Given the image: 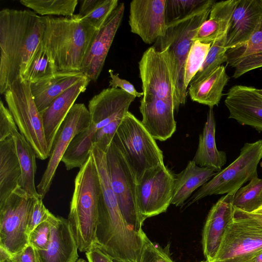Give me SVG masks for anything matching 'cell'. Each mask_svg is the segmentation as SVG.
Segmentation results:
<instances>
[{
  "instance_id": "cell-1",
  "label": "cell",
  "mask_w": 262,
  "mask_h": 262,
  "mask_svg": "<svg viewBox=\"0 0 262 262\" xmlns=\"http://www.w3.org/2000/svg\"><path fill=\"white\" fill-rule=\"evenodd\" d=\"M46 16L28 10L0 11V93L21 77L40 45Z\"/></svg>"
},
{
  "instance_id": "cell-2",
  "label": "cell",
  "mask_w": 262,
  "mask_h": 262,
  "mask_svg": "<svg viewBox=\"0 0 262 262\" xmlns=\"http://www.w3.org/2000/svg\"><path fill=\"white\" fill-rule=\"evenodd\" d=\"M46 16L41 42L57 72H80V68L98 30L81 19Z\"/></svg>"
},
{
  "instance_id": "cell-3",
  "label": "cell",
  "mask_w": 262,
  "mask_h": 262,
  "mask_svg": "<svg viewBox=\"0 0 262 262\" xmlns=\"http://www.w3.org/2000/svg\"><path fill=\"white\" fill-rule=\"evenodd\" d=\"M101 193L99 176L90 152L76 176L68 219L81 252L96 244Z\"/></svg>"
},
{
  "instance_id": "cell-4",
  "label": "cell",
  "mask_w": 262,
  "mask_h": 262,
  "mask_svg": "<svg viewBox=\"0 0 262 262\" xmlns=\"http://www.w3.org/2000/svg\"><path fill=\"white\" fill-rule=\"evenodd\" d=\"M215 0L208 2L192 14L167 25L164 36L152 46L159 51H165L170 61L174 92L180 106L186 102L187 90L184 85L185 61L199 28L209 15Z\"/></svg>"
},
{
  "instance_id": "cell-5",
  "label": "cell",
  "mask_w": 262,
  "mask_h": 262,
  "mask_svg": "<svg viewBox=\"0 0 262 262\" xmlns=\"http://www.w3.org/2000/svg\"><path fill=\"white\" fill-rule=\"evenodd\" d=\"M112 141L125 156L137 182L147 169L164 164L162 151L155 139L129 111Z\"/></svg>"
},
{
  "instance_id": "cell-6",
  "label": "cell",
  "mask_w": 262,
  "mask_h": 262,
  "mask_svg": "<svg viewBox=\"0 0 262 262\" xmlns=\"http://www.w3.org/2000/svg\"><path fill=\"white\" fill-rule=\"evenodd\" d=\"M8 109L20 132L32 147L37 158L50 156L43 121L33 99L30 83L20 77L4 93Z\"/></svg>"
},
{
  "instance_id": "cell-7",
  "label": "cell",
  "mask_w": 262,
  "mask_h": 262,
  "mask_svg": "<svg viewBox=\"0 0 262 262\" xmlns=\"http://www.w3.org/2000/svg\"><path fill=\"white\" fill-rule=\"evenodd\" d=\"M262 252V224L234 208L217 252L210 262H249Z\"/></svg>"
},
{
  "instance_id": "cell-8",
  "label": "cell",
  "mask_w": 262,
  "mask_h": 262,
  "mask_svg": "<svg viewBox=\"0 0 262 262\" xmlns=\"http://www.w3.org/2000/svg\"><path fill=\"white\" fill-rule=\"evenodd\" d=\"M262 159V139L246 143L239 156L203 185L191 197L189 205L204 198L236 192L247 182L258 176L257 167Z\"/></svg>"
},
{
  "instance_id": "cell-9",
  "label": "cell",
  "mask_w": 262,
  "mask_h": 262,
  "mask_svg": "<svg viewBox=\"0 0 262 262\" xmlns=\"http://www.w3.org/2000/svg\"><path fill=\"white\" fill-rule=\"evenodd\" d=\"M105 154L112 188L121 213L127 224L141 233L144 220L138 206L135 176L124 155L112 141Z\"/></svg>"
},
{
  "instance_id": "cell-10",
  "label": "cell",
  "mask_w": 262,
  "mask_h": 262,
  "mask_svg": "<svg viewBox=\"0 0 262 262\" xmlns=\"http://www.w3.org/2000/svg\"><path fill=\"white\" fill-rule=\"evenodd\" d=\"M34 198L18 186L0 204V247L12 255L29 244L27 228Z\"/></svg>"
},
{
  "instance_id": "cell-11",
  "label": "cell",
  "mask_w": 262,
  "mask_h": 262,
  "mask_svg": "<svg viewBox=\"0 0 262 262\" xmlns=\"http://www.w3.org/2000/svg\"><path fill=\"white\" fill-rule=\"evenodd\" d=\"M99 176L101 193L96 232L101 237L116 239L126 235L130 227L125 220L112 188L105 151L93 144L91 149Z\"/></svg>"
},
{
  "instance_id": "cell-12",
  "label": "cell",
  "mask_w": 262,
  "mask_h": 262,
  "mask_svg": "<svg viewBox=\"0 0 262 262\" xmlns=\"http://www.w3.org/2000/svg\"><path fill=\"white\" fill-rule=\"evenodd\" d=\"M143 94L163 100L177 111L180 105L175 94L170 61L165 51L148 48L139 62Z\"/></svg>"
},
{
  "instance_id": "cell-13",
  "label": "cell",
  "mask_w": 262,
  "mask_h": 262,
  "mask_svg": "<svg viewBox=\"0 0 262 262\" xmlns=\"http://www.w3.org/2000/svg\"><path fill=\"white\" fill-rule=\"evenodd\" d=\"M174 185V177L164 164L144 172L137 182V200L144 221L166 211L171 203Z\"/></svg>"
},
{
  "instance_id": "cell-14",
  "label": "cell",
  "mask_w": 262,
  "mask_h": 262,
  "mask_svg": "<svg viewBox=\"0 0 262 262\" xmlns=\"http://www.w3.org/2000/svg\"><path fill=\"white\" fill-rule=\"evenodd\" d=\"M91 117L83 103H75L62 123L50 151L49 160L37 191L43 199L49 192L58 165L73 138L89 127Z\"/></svg>"
},
{
  "instance_id": "cell-15",
  "label": "cell",
  "mask_w": 262,
  "mask_h": 262,
  "mask_svg": "<svg viewBox=\"0 0 262 262\" xmlns=\"http://www.w3.org/2000/svg\"><path fill=\"white\" fill-rule=\"evenodd\" d=\"M166 0H133L129 5L128 23L131 32L147 44L164 36Z\"/></svg>"
},
{
  "instance_id": "cell-16",
  "label": "cell",
  "mask_w": 262,
  "mask_h": 262,
  "mask_svg": "<svg viewBox=\"0 0 262 262\" xmlns=\"http://www.w3.org/2000/svg\"><path fill=\"white\" fill-rule=\"evenodd\" d=\"M124 9V3L119 4L92 40L80 68V72L91 81L96 82L99 77L121 23Z\"/></svg>"
},
{
  "instance_id": "cell-17",
  "label": "cell",
  "mask_w": 262,
  "mask_h": 262,
  "mask_svg": "<svg viewBox=\"0 0 262 262\" xmlns=\"http://www.w3.org/2000/svg\"><path fill=\"white\" fill-rule=\"evenodd\" d=\"M135 98L119 88L102 90L89 101L90 124L96 132L109 124H120Z\"/></svg>"
},
{
  "instance_id": "cell-18",
  "label": "cell",
  "mask_w": 262,
  "mask_h": 262,
  "mask_svg": "<svg viewBox=\"0 0 262 262\" xmlns=\"http://www.w3.org/2000/svg\"><path fill=\"white\" fill-rule=\"evenodd\" d=\"M224 102L229 118L262 132V96L257 93L256 88L234 85L229 89Z\"/></svg>"
},
{
  "instance_id": "cell-19",
  "label": "cell",
  "mask_w": 262,
  "mask_h": 262,
  "mask_svg": "<svg viewBox=\"0 0 262 262\" xmlns=\"http://www.w3.org/2000/svg\"><path fill=\"white\" fill-rule=\"evenodd\" d=\"M51 232L47 248L36 250L38 262H76L78 246L68 219L51 213Z\"/></svg>"
},
{
  "instance_id": "cell-20",
  "label": "cell",
  "mask_w": 262,
  "mask_h": 262,
  "mask_svg": "<svg viewBox=\"0 0 262 262\" xmlns=\"http://www.w3.org/2000/svg\"><path fill=\"white\" fill-rule=\"evenodd\" d=\"M236 192L221 197L209 211L203 228L202 241L204 255L208 262L214 257L225 230L234 219L233 201Z\"/></svg>"
},
{
  "instance_id": "cell-21",
  "label": "cell",
  "mask_w": 262,
  "mask_h": 262,
  "mask_svg": "<svg viewBox=\"0 0 262 262\" xmlns=\"http://www.w3.org/2000/svg\"><path fill=\"white\" fill-rule=\"evenodd\" d=\"M262 20V0H237L226 34L228 50L242 45L259 28Z\"/></svg>"
},
{
  "instance_id": "cell-22",
  "label": "cell",
  "mask_w": 262,
  "mask_h": 262,
  "mask_svg": "<svg viewBox=\"0 0 262 262\" xmlns=\"http://www.w3.org/2000/svg\"><path fill=\"white\" fill-rule=\"evenodd\" d=\"M139 109L143 125L155 139L165 141L176 131L174 108L163 100L143 94Z\"/></svg>"
},
{
  "instance_id": "cell-23",
  "label": "cell",
  "mask_w": 262,
  "mask_h": 262,
  "mask_svg": "<svg viewBox=\"0 0 262 262\" xmlns=\"http://www.w3.org/2000/svg\"><path fill=\"white\" fill-rule=\"evenodd\" d=\"M90 81V79L86 77L74 85L55 98L41 113L50 152L62 123L79 95L85 91Z\"/></svg>"
},
{
  "instance_id": "cell-24",
  "label": "cell",
  "mask_w": 262,
  "mask_h": 262,
  "mask_svg": "<svg viewBox=\"0 0 262 262\" xmlns=\"http://www.w3.org/2000/svg\"><path fill=\"white\" fill-rule=\"evenodd\" d=\"M86 77L80 71L59 72L48 79L30 84L31 93L38 111L41 113L55 98Z\"/></svg>"
},
{
  "instance_id": "cell-25",
  "label": "cell",
  "mask_w": 262,
  "mask_h": 262,
  "mask_svg": "<svg viewBox=\"0 0 262 262\" xmlns=\"http://www.w3.org/2000/svg\"><path fill=\"white\" fill-rule=\"evenodd\" d=\"M215 120L213 107H209L203 132L199 136V145L192 161L198 166L207 167L216 172L222 170L227 161L226 154L217 149Z\"/></svg>"
},
{
  "instance_id": "cell-26",
  "label": "cell",
  "mask_w": 262,
  "mask_h": 262,
  "mask_svg": "<svg viewBox=\"0 0 262 262\" xmlns=\"http://www.w3.org/2000/svg\"><path fill=\"white\" fill-rule=\"evenodd\" d=\"M237 0L216 2L212 6L209 18L199 28L192 40L212 43L226 35Z\"/></svg>"
},
{
  "instance_id": "cell-27",
  "label": "cell",
  "mask_w": 262,
  "mask_h": 262,
  "mask_svg": "<svg viewBox=\"0 0 262 262\" xmlns=\"http://www.w3.org/2000/svg\"><path fill=\"white\" fill-rule=\"evenodd\" d=\"M21 167L12 136L0 141V204L19 186Z\"/></svg>"
},
{
  "instance_id": "cell-28",
  "label": "cell",
  "mask_w": 262,
  "mask_h": 262,
  "mask_svg": "<svg viewBox=\"0 0 262 262\" xmlns=\"http://www.w3.org/2000/svg\"><path fill=\"white\" fill-rule=\"evenodd\" d=\"M216 172L212 169L201 167L192 160L188 161L185 168L174 177V185L171 204L181 206L192 192L202 187Z\"/></svg>"
},
{
  "instance_id": "cell-29",
  "label": "cell",
  "mask_w": 262,
  "mask_h": 262,
  "mask_svg": "<svg viewBox=\"0 0 262 262\" xmlns=\"http://www.w3.org/2000/svg\"><path fill=\"white\" fill-rule=\"evenodd\" d=\"M229 79L226 67L220 66L204 79L189 84V96L193 101L213 107L220 103L224 88Z\"/></svg>"
},
{
  "instance_id": "cell-30",
  "label": "cell",
  "mask_w": 262,
  "mask_h": 262,
  "mask_svg": "<svg viewBox=\"0 0 262 262\" xmlns=\"http://www.w3.org/2000/svg\"><path fill=\"white\" fill-rule=\"evenodd\" d=\"M21 170L19 186L33 197H41L35 184L36 155L32 147L18 129L12 133Z\"/></svg>"
},
{
  "instance_id": "cell-31",
  "label": "cell",
  "mask_w": 262,
  "mask_h": 262,
  "mask_svg": "<svg viewBox=\"0 0 262 262\" xmlns=\"http://www.w3.org/2000/svg\"><path fill=\"white\" fill-rule=\"evenodd\" d=\"M96 130L91 124L77 134L71 142L61 162L67 170L81 168L88 160Z\"/></svg>"
},
{
  "instance_id": "cell-32",
  "label": "cell",
  "mask_w": 262,
  "mask_h": 262,
  "mask_svg": "<svg viewBox=\"0 0 262 262\" xmlns=\"http://www.w3.org/2000/svg\"><path fill=\"white\" fill-rule=\"evenodd\" d=\"M118 0L80 1L79 17L97 30L104 24L118 5Z\"/></svg>"
},
{
  "instance_id": "cell-33",
  "label": "cell",
  "mask_w": 262,
  "mask_h": 262,
  "mask_svg": "<svg viewBox=\"0 0 262 262\" xmlns=\"http://www.w3.org/2000/svg\"><path fill=\"white\" fill-rule=\"evenodd\" d=\"M56 73L54 65L41 42L21 77L30 84L36 83L52 77Z\"/></svg>"
},
{
  "instance_id": "cell-34",
  "label": "cell",
  "mask_w": 262,
  "mask_h": 262,
  "mask_svg": "<svg viewBox=\"0 0 262 262\" xmlns=\"http://www.w3.org/2000/svg\"><path fill=\"white\" fill-rule=\"evenodd\" d=\"M233 205L243 211L252 213L262 205V179L256 176L235 193Z\"/></svg>"
},
{
  "instance_id": "cell-35",
  "label": "cell",
  "mask_w": 262,
  "mask_h": 262,
  "mask_svg": "<svg viewBox=\"0 0 262 262\" xmlns=\"http://www.w3.org/2000/svg\"><path fill=\"white\" fill-rule=\"evenodd\" d=\"M24 6L42 16L52 15L71 17L74 14L77 0H20Z\"/></svg>"
},
{
  "instance_id": "cell-36",
  "label": "cell",
  "mask_w": 262,
  "mask_h": 262,
  "mask_svg": "<svg viewBox=\"0 0 262 262\" xmlns=\"http://www.w3.org/2000/svg\"><path fill=\"white\" fill-rule=\"evenodd\" d=\"M226 38V34L211 44L202 66L189 84L204 79L216 68L227 62Z\"/></svg>"
},
{
  "instance_id": "cell-37",
  "label": "cell",
  "mask_w": 262,
  "mask_h": 262,
  "mask_svg": "<svg viewBox=\"0 0 262 262\" xmlns=\"http://www.w3.org/2000/svg\"><path fill=\"white\" fill-rule=\"evenodd\" d=\"M209 0H166L165 16L166 24L183 19L205 5Z\"/></svg>"
},
{
  "instance_id": "cell-38",
  "label": "cell",
  "mask_w": 262,
  "mask_h": 262,
  "mask_svg": "<svg viewBox=\"0 0 262 262\" xmlns=\"http://www.w3.org/2000/svg\"><path fill=\"white\" fill-rule=\"evenodd\" d=\"M211 43L195 40L187 57L184 68V85L186 89L202 66Z\"/></svg>"
},
{
  "instance_id": "cell-39",
  "label": "cell",
  "mask_w": 262,
  "mask_h": 262,
  "mask_svg": "<svg viewBox=\"0 0 262 262\" xmlns=\"http://www.w3.org/2000/svg\"><path fill=\"white\" fill-rule=\"evenodd\" d=\"M142 247L139 262H174L166 250L153 243L144 231Z\"/></svg>"
},
{
  "instance_id": "cell-40",
  "label": "cell",
  "mask_w": 262,
  "mask_h": 262,
  "mask_svg": "<svg viewBox=\"0 0 262 262\" xmlns=\"http://www.w3.org/2000/svg\"><path fill=\"white\" fill-rule=\"evenodd\" d=\"M51 213L44 205L41 198L35 197L28 225V236L40 224L48 220Z\"/></svg>"
},
{
  "instance_id": "cell-41",
  "label": "cell",
  "mask_w": 262,
  "mask_h": 262,
  "mask_svg": "<svg viewBox=\"0 0 262 262\" xmlns=\"http://www.w3.org/2000/svg\"><path fill=\"white\" fill-rule=\"evenodd\" d=\"M50 232L51 224L48 220L40 224L30 234L29 244L32 245L36 250H45L49 241Z\"/></svg>"
},
{
  "instance_id": "cell-42",
  "label": "cell",
  "mask_w": 262,
  "mask_h": 262,
  "mask_svg": "<svg viewBox=\"0 0 262 262\" xmlns=\"http://www.w3.org/2000/svg\"><path fill=\"white\" fill-rule=\"evenodd\" d=\"M262 67V43L249 58L236 65L232 77L238 78L244 74Z\"/></svg>"
},
{
  "instance_id": "cell-43",
  "label": "cell",
  "mask_w": 262,
  "mask_h": 262,
  "mask_svg": "<svg viewBox=\"0 0 262 262\" xmlns=\"http://www.w3.org/2000/svg\"><path fill=\"white\" fill-rule=\"evenodd\" d=\"M17 126L8 108L1 100L0 102V141L12 136Z\"/></svg>"
},
{
  "instance_id": "cell-44",
  "label": "cell",
  "mask_w": 262,
  "mask_h": 262,
  "mask_svg": "<svg viewBox=\"0 0 262 262\" xmlns=\"http://www.w3.org/2000/svg\"><path fill=\"white\" fill-rule=\"evenodd\" d=\"M108 73L110 77L109 86L111 88L120 89L136 97H143V92H137L134 85L128 81L120 78L119 74H115L113 70L110 69Z\"/></svg>"
},
{
  "instance_id": "cell-45",
  "label": "cell",
  "mask_w": 262,
  "mask_h": 262,
  "mask_svg": "<svg viewBox=\"0 0 262 262\" xmlns=\"http://www.w3.org/2000/svg\"><path fill=\"white\" fill-rule=\"evenodd\" d=\"M12 257L15 262H38L36 250L30 244Z\"/></svg>"
},
{
  "instance_id": "cell-46",
  "label": "cell",
  "mask_w": 262,
  "mask_h": 262,
  "mask_svg": "<svg viewBox=\"0 0 262 262\" xmlns=\"http://www.w3.org/2000/svg\"><path fill=\"white\" fill-rule=\"evenodd\" d=\"M85 253L88 262H114L97 244Z\"/></svg>"
},
{
  "instance_id": "cell-47",
  "label": "cell",
  "mask_w": 262,
  "mask_h": 262,
  "mask_svg": "<svg viewBox=\"0 0 262 262\" xmlns=\"http://www.w3.org/2000/svg\"><path fill=\"white\" fill-rule=\"evenodd\" d=\"M0 262H15L12 255L1 247H0Z\"/></svg>"
},
{
  "instance_id": "cell-48",
  "label": "cell",
  "mask_w": 262,
  "mask_h": 262,
  "mask_svg": "<svg viewBox=\"0 0 262 262\" xmlns=\"http://www.w3.org/2000/svg\"><path fill=\"white\" fill-rule=\"evenodd\" d=\"M242 211L246 215L254 219L262 224V214L255 213H248L243 211Z\"/></svg>"
},
{
  "instance_id": "cell-49",
  "label": "cell",
  "mask_w": 262,
  "mask_h": 262,
  "mask_svg": "<svg viewBox=\"0 0 262 262\" xmlns=\"http://www.w3.org/2000/svg\"><path fill=\"white\" fill-rule=\"evenodd\" d=\"M249 262H262V252L252 258Z\"/></svg>"
},
{
  "instance_id": "cell-50",
  "label": "cell",
  "mask_w": 262,
  "mask_h": 262,
  "mask_svg": "<svg viewBox=\"0 0 262 262\" xmlns=\"http://www.w3.org/2000/svg\"><path fill=\"white\" fill-rule=\"evenodd\" d=\"M252 213H255L262 214V207L259 208L258 209H257L256 210H255V211H254Z\"/></svg>"
},
{
  "instance_id": "cell-51",
  "label": "cell",
  "mask_w": 262,
  "mask_h": 262,
  "mask_svg": "<svg viewBox=\"0 0 262 262\" xmlns=\"http://www.w3.org/2000/svg\"><path fill=\"white\" fill-rule=\"evenodd\" d=\"M256 91L257 93H258L260 95L262 96V89H256Z\"/></svg>"
},
{
  "instance_id": "cell-52",
  "label": "cell",
  "mask_w": 262,
  "mask_h": 262,
  "mask_svg": "<svg viewBox=\"0 0 262 262\" xmlns=\"http://www.w3.org/2000/svg\"><path fill=\"white\" fill-rule=\"evenodd\" d=\"M76 262H86L84 259L80 258Z\"/></svg>"
},
{
  "instance_id": "cell-53",
  "label": "cell",
  "mask_w": 262,
  "mask_h": 262,
  "mask_svg": "<svg viewBox=\"0 0 262 262\" xmlns=\"http://www.w3.org/2000/svg\"><path fill=\"white\" fill-rule=\"evenodd\" d=\"M200 262H208L206 260L205 261H200Z\"/></svg>"
},
{
  "instance_id": "cell-54",
  "label": "cell",
  "mask_w": 262,
  "mask_h": 262,
  "mask_svg": "<svg viewBox=\"0 0 262 262\" xmlns=\"http://www.w3.org/2000/svg\"><path fill=\"white\" fill-rule=\"evenodd\" d=\"M260 207H262V205H261V206Z\"/></svg>"
}]
</instances>
